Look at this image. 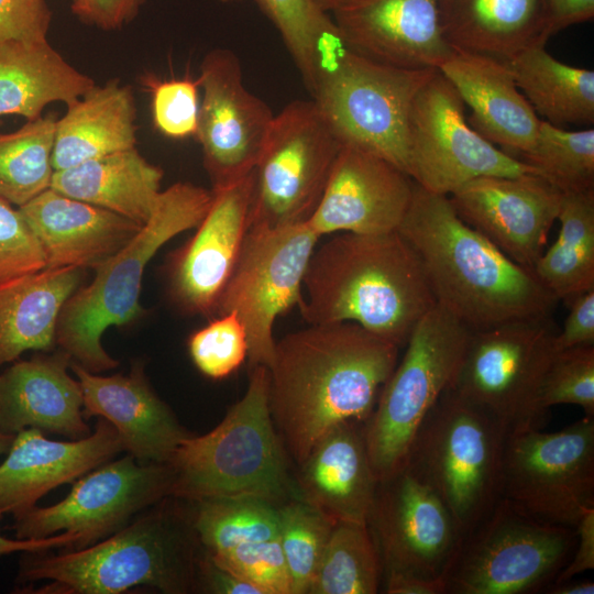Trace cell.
Returning a JSON list of instances; mask_svg holds the SVG:
<instances>
[{"instance_id": "15", "label": "cell", "mask_w": 594, "mask_h": 594, "mask_svg": "<svg viewBox=\"0 0 594 594\" xmlns=\"http://www.w3.org/2000/svg\"><path fill=\"white\" fill-rule=\"evenodd\" d=\"M319 239L306 221L249 228L217 314L233 312L243 323L251 369L271 366L275 320L301 304L304 276Z\"/></svg>"}, {"instance_id": "23", "label": "cell", "mask_w": 594, "mask_h": 594, "mask_svg": "<svg viewBox=\"0 0 594 594\" xmlns=\"http://www.w3.org/2000/svg\"><path fill=\"white\" fill-rule=\"evenodd\" d=\"M122 451L118 431L103 418L94 432L73 441L50 440L36 428L19 431L0 464V516L34 507L51 490L86 475Z\"/></svg>"}, {"instance_id": "5", "label": "cell", "mask_w": 594, "mask_h": 594, "mask_svg": "<svg viewBox=\"0 0 594 594\" xmlns=\"http://www.w3.org/2000/svg\"><path fill=\"white\" fill-rule=\"evenodd\" d=\"M157 504L88 547L57 554L26 552L18 582L48 581L33 591L37 594H119L138 585L188 592L194 574L188 538Z\"/></svg>"}, {"instance_id": "21", "label": "cell", "mask_w": 594, "mask_h": 594, "mask_svg": "<svg viewBox=\"0 0 594 594\" xmlns=\"http://www.w3.org/2000/svg\"><path fill=\"white\" fill-rule=\"evenodd\" d=\"M415 183L377 155L342 146L323 194L306 220L317 235L397 231L409 208Z\"/></svg>"}, {"instance_id": "30", "label": "cell", "mask_w": 594, "mask_h": 594, "mask_svg": "<svg viewBox=\"0 0 594 594\" xmlns=\"http://www.w3.org/2000/svg\"><path fill=\"white\" fill-rule=\"evenodd\" d=\"M135 114L130 86L118 79L95 85L68 103L66 113L56 120L54 172L135 147Z\"/></svg>"}, {"instance_id": "56", "label": "cell", "mask_w": 594, "mask_h": 594, "mask_svg": "<svg viewBox=\"0 0 594 594\" xmlns=\"http://www.w3.org/2000/svg\"><path fill=\"white\" fill-rule=\"evenodd\" d=\"M15 435L7 433L0 430V454L7 452L14 439Z\"/></svg>"}, {"instance_id": "58", "label": "cell", "mask_w": 594, "mask_h": 594, "mask_svg": "<svg viewBox=\"0 0 594 594\" xmlns=\"http://www.w3.org/2000/svg\"><path fill=\"white\" fill-rule=\"evenodd\" d=\"M86 9V0H72L73 12L81 18Z\"/></svg>"}, {"instance_id": "48", "label": "cell", "mask_w": 594, "mask_h": 594, "mask_svg": "<svg viewBox=\"0 0 594 594\" xmlns=\"http://www.w3.org/2000/svg\"><path fill=\"white\" fill-rule=\"evenodd\" d=\"M569 314L553 338L554 351L594 345V288L566 301Z\"/></svg>"}, {"instance_id": "55", "label": "cell", "mask_w": 594, "mask_h": 594, "mask_svg": "<svg viewBox=\"0 0 594 594\" xmlns=\"http://www.w3.org/2000/svg\"><path fill=\"white\" fill-rule=\"evenodd\" d=\"M544 592L548 594H593L594 583L592 580H574L570 579L560 583H551Z\"/></svg>"}, {"instance_id": "14", "label": "cell", "mask_w": 594, "mask_h": 594, "mask_svg": "<svg viewBox=\"0 0 594 594\" xmlns=\"http://www.w3.org/2000/svg\"><path fill=\"white\" fill-rule=\"evenodd\" d=\"M407 174L421 188L444 196L484 176H540L536 168L502 151L469 124L465 105L439 70L411 102Z\"/></svg>"}, {"instance_id": "49", "label": "cell", "mask_w": 594, "mask_h": 594, "mask_svg": "<svg viewBox=\"0 0 594 594\" xmlns=\"http://www.w3.org/2000/svg\"><path fill=\"white\" fill-rule=\"evenodd\" d=\"M576 542L568 564L552 583H560L594 569V507L586 508L575 525Z\"/></svg>"}, {"instance_id": "9", "label": "cell", "mask_w": 594, "mask_h": 594, "mask_svg": "<svg viewBox=\"0 0 594 594\" xmlns=\"http://www.w3.org/2000/svg\"><path fill=\"white\" fill-rule=\"evenodd\" d=\"M472 331L439 305L417 323L364 425L377 481L402 470L420 422L451 387Z\"/></svg>"}, {"instance_id": "10", "label": "cell", "mask_w": 594, "mask_h": 594, "mask_svg": "<svg viewBox=\"0 0 594 594\" xmlns=\"http://www.w3.org/2000/svg\"><path fill=\"white\" fill-rule=\"evenodd\" d=\"M574 527L537 519L499 498L461 540L446 594H527L544 590L571 559Z\"/></svg>"}, {"instance_id": "24", "label": "cell", "mask_w": 594, "mask_h": 594, "mask_svg": "<svg viewBox=\"0 0 594 594\" xmlns=\"http://www.w3.org/2000/svg\"><path fill=\"white\" fill-rule=\"evenodd\" d=\"M82 393L84 415L99 416L118 431L124 451L140 462L167 463L190 435L150 386L143 366L101 376L70 361Z\"/></svg>"}, {"instance_id": "22", "label": "cell", "mask_w": 594, "mask_h": 594, "mask_svg": "<svg viewBox=\"0 0 594 594\" xmlns=\"http://www.w3.org/2000/svg\"><path fill=\"white\" fill-rule=\"evenodd\" d=\"M440 0H340L329 13L354 52L397 68L438 69L454 50L440 22Z\"/></svg>"}, {"instance_id": "41", "label": "cell", "mask_w": 594, "mask_h": 594, "mask_svg": "<svg viewBox=\"0 0 594 594\" xmlns=\"http://www.w3.org/2000/svg\"><path fill=\"white\" fill-rule=\"evenodd\" d=\"M278 516L292 594L308 593L336 522L304 499L279 507Z\"/></svg>"}, {"instance_id": "32", "label": "cell", "mask_w": 594, "mask_h": 594, "mask_svg": "<svg viewBox=\"0 0 594 594\" xmlns=\"http://www.w3.org/2000/svg\"><path fill=\"white\" fill-rule=\"evenodd\" d=\"M162 178L163 170L132 147L55 170L51 188L143 226L157 202Z\"/></svg>"}, {"instance_id": "50", "label": "cell", "mask_w": 594, "mask_h": 594, "mask_svg": "<svg viewBox=\"0 0 594 594\" xmlns=\"http://www.w3.org/2000/svg\"><path fill=\"white\" fill-rule=\"evenodd\" d=\"M144 0H86L80 18L103 30H116L135 18Z\"/></svg>"}, {"instance_id": "51", "label": "cell", "mask_w": 594, "mask_h": 594, "mask_svg": "<svg viewBox=\"0 0 594 594\" xmlns=\"http://www.w3.org/2000/svg\"><path fill=\"white\" fill-rule=\"evenodd\" d=\"M547 34L587 22L594 16V0H544Z\"/></svg>"}, {"instance_id": "57", "label": "cell", "mask_w": 594, "mask_h": 594, "mask_svg": "<svg viewBox=\"0 0 594 594\" xmlns=\"http://www.w3.org/2000/svg\"><path fill=\"white\" fill-rule=\"evenodd\" d=\"M321 10L330 13L340 0H312Z\"/></svg>"}, {"instance_id": "6", "label": "cell", "mask_w": 594, "mask_h": 594, "mask_svg": "<svg viewBox=\"0 0 594 594\" xmlns=\"http://www.w3.org/2000/svg\"><path fill=\"white\" fill-rule=\"evenodd\" d=\"M508 427L452 387L427 413L405 466L444 503L464 536L501 498Z\"/></svg>"}, {"instance_id": "13", "label": "cell", "mask_w": 594, "mask_h": 594, "mask_svg": "<svg viewBox=\"0 0 594 594\" xmlns=\"http://www.w3.org/2000/svg\"><path fill=\"white\" fill-rule=\"evenodd\" d=\"M341 147L314 100L288 103L274 117L254 168L250 227L279 228L306 221L323 194Z\"/></svg>"}, {"instance_id": "4", "label": "cell", "mask_w": 594, "mask_h": 594, "mask_svg": "<svg viewBox=\"0 0 594 594\" xmlns=\"http://www.w3.org/2000/svg\"><path fill=\"white\" fill-rule=\"evenodd\" d=\"M212 197V190L191 183H176L161 191L150 219L133 239L95 268L92 282L63 305L55 332L61 351L92 373L118 366L101 344L103 332L145 312L140 293L146 265L166 242L200 223Z\"/></svg>"}, {"instance_id": "33", "label": "cell", "mask_w": 594, "mask_h": 594, "mask_svg": "<svg viewBox=\"0 0 594 594\" xmlns=\"http://www.w3.org/2000/svg\"><path fill=\"white\" fill-rule=\"evenodd\" d=\"M94 86V79L66 62L48 41L0 42V116L34 120L47 105H68Z\"/></svg>"}, {"instance_id": "11", "label": "cell", "mask_w": 594, "mask_h": 594, "mask_svg": "<svg viewBox=\"0 0 594 594\" xmlns=\"http://www.w3.org/2000/svg\"><path fill=\"white\" fill-rule=\"evenodd\" d=\"M552 316L472 331L451 387L510 431L540 429L548 415L539 395L556 351Z\"/></svg>"}, {"instance_id": "26", "label": "cell", "mask_w": 594, "mask_h": 594, "mask_svg": "<svg viewBox=\"0 0 594 594\" xmlns=\"http://www.w3.org/2000/svg\"><path fill=\"white\" fill-rule=\"evenodd\" d=\"M63 351L18 361L0 373V430L15 435L25 428L58 433L70 440L89 436L78 380L67 369Z\"/></svg>"}, {"instance_id": "18", "label": "cell", "mask_w": 594, "mask_h": 594, "mask_svg": "<svg viewBox=\"0 0 594 594\" xmlns=\"http://www.w3.org/2000/svg\"><path fill=\"white\" fill-rule=\"evenodd\" d=\"M369 522L386 571L425 578L444 579L463 538L444 503L406 466L378 482Z\"/></svg>"}, {"instance_id": "2", "label": "cell", "mask_w": 594, "mask_h": 594, "mask_svg": "<svg viewBox=\"0 0 594 594\" xmlns=\"http://www.w3.org/2000/svg\"><path fill=\"white\" fill-rule=\"evenodd\" d=\"M397 231L416 252L436 304L471 331L552 316L558 300L532 270L465 223L449 196L415 184Z\"/></svg>"}, {"instance_id": "44", "label": "cell", "mask_w": 594, "mask_h": 594, "mask_svg": "<svg viewBox=\"0 0 594 594\" xmlns=\"http://www.w3.org/2000/svg\"><path fill=\"white\" fill-rule=\"evenodd\" d=\"M220 566L256 586L262 594H292V581L278 537L209 553Z\"/></svg>"}, {"instance_id": "39", "label": "cell", "mask_w": 594, "mask_h": 594, "mask_svg": "<svg viewBox=\"0 0 594 594\" xmlns=\"http://www.w3.org/2000/svg\"><path fill=\"white\" fill-rule=\"evenodd\" d=\"M279 32L307 88L331 51L342 43L329 13L312 0H255Z\"/></svg>"}, {"instance_id": "31", "label": "cell", "mask_w": 594, "mask_h": 594, "mask_svg": "<svg viewBox=\"0 0 594 594\" xmlns=\"http://www.w3.org/2000/svg\"><path fill=\"white\" fill-rule=\"evenodd\" d=\"M82 271L43 268L0 285V367L29 350L53 348L57 318Z\"/></svg>"}, {"instance_id": "25", "label": "cell", "mask_w": 594, "mask_h": 594, "mask_svg": "<svg viewBox=\"0 0 594 594\" xmlns=\"http://www.w3.org/2000/svg\"><path fill=\"white\" fill-rule=\"evenodd\" d=\"M18 208L42 250L45 268L95 270L142 227L51 187Z\"/></svg>"}, {"instance_id": "1", "label": "cell", "mask_w": 594, "mask_h": 594, "mask_svg": "<svg viewBox=\"0 0 594 594\" xmlns=\"http://www.w3.org/2000/svg\"><path fill=\"white\" fill-rule=\"evenodd\" d=\"M398 350L352 322L308 324L275 342L268 405L298 464L336 427L366 422Z\"/></svg>"}, {"instance_id": "43", "label": "cell", "mask_w": 594, "mask_h": 594, "mask_svg": "<svg viewBox=\"0 0 594 594\" xmlns=\"http://www.w3.org/2000/svg\"><path fill=\"white\" fill-rule=\"evenodd\" d=\"M188 350L204 375L212 380L226 378L248 359L246 330L233 312L218 315L189 337Z\"/></svg>"}, {"instance_id": "19", "label": "cell", "mask_w": 594, "mask_h": 594, "mask_svg": "<svg viewBox=\"0 0 594 594\" xmlns=\"http://www.w3.org/2000/svg\"><path fill=\"white\" fill-rule=\"evenodd\" d=\"M449 199L465 223L510 260L532 270L558 218L562 191L536 174L484 176Z\"/></svg>"}, {"instance_id": "38", "label": "cell", "mask_w": 594, "mask_h": 594, "mask_svg": "<svg viewBox=\"0 0 594 594\" xmlns=\"http://www.w3.org/2000/svg\"><path fill=\"white\" fill-rule=\"evenodd\" d=\"M196 502L194 529L209 553L278 537V508L266 498L223 496Z\"/></svg>"}, {"instance_id": "45", "label": "cell", "mask_w": 594, "mask_h": 594, "mask_svg": "<svg viewBox=\"0 0 594 594\" xmlns=\"http://www.w3.org/2000/svg\"><path fill=\"white\" fill-rule=\"evenodd\" d=\"M143 84L152 95L153 122L163 135L172 139L196 136L199 114L200 80H160L146 76Z\"/></svg>"}, {"instance_id": "42", "label": "cell", "mask_w": 594, "mask_h": 594, "mask_svg": "<svg viewBox=\"0 0 594 594\" xmlns=\"http://www.w3.org/2000/svg\"><path fill=\"white\" fill-rule=\"evenodd\" d=\"M540 407L576 405L585 417L594 418V345L556 352L544 373Z\"/></svg>"}, {"instance_id": "37", "label": "cell", "mask_w": 594, "mask_h": 594, "mask_svg": "<svg viewBox=\"0 0 594 594\" xmlns=\"http://www.w3.org/2000/svg\"><path fill=\"white\" fill-rule=\"evenodd\" d=\"M56 119L28 121L12 133L0 134V196L21 207L51 187Z\"/></svg>"}, {"instance_id": "35", "label": "cell", "mask_w": 594, "mask_h": 594, "mask_svg": "<svg viewBox=\"0 0 594 594\" xmlns=\"http://www.w3.org/2000/svg\"><path fill=\"white\" fill-rule=\"evenodd\" d=\"M554 243L532 272L559 301L594 288V189L562 193Z\"/></svg>"}, {"instance_id": "53", "label": "cell", "mask_w": 594, "mask_h": 594, "mask_svg": "<svg viewBox=\"0 0 594 594\" xmlns=\"http://www.w3.org/2000/svg\"><path fill=\"white\" fill-rule=\"evenodd\" d=\"M386 593L388 594H446L443 578H425L416 574L386 571Z\"/></svg>"}, {"instance_id": "27", "label": "cell", "mask_w": 594, "mask_h": 594, "mask_svg": "<svg viewBox=\"0 0 594 594\" xmlns=\"http://www.w3.org/2000/svg\"><path fill=\"white\" fill-rule=\"evenodd\" d=\"M438 70L471 109L475 131L519 155L530 150L541 119L519 91L506 63L454 50Z\"/></svg>"}, {"instance_id": "52", "label": "cell", "mask_w": 594, "mask_h": 594, "mask_svg": "<svg viewBox=\"0 0 594 594\" xmlns=\"http://www.w3.org/2000/svg\"><path fill=\"white\" fill-rule=\"evenodd\" d=\"M199 576L207 592L217 594H262L239 575L217 564L209 556L200 562Z\"/></svg>"}, {"instance_id": "34", "label": "cell", "mask_w": 594, "mask_h": 594, "mask_svg": "<svg viewBox=\"0 0 594 594\" xmlns=\"http://www.w3.org/2000/svg\"><path fill=\"white\" fill-rule=\"evenodd\" d=\"M506 64L517 87L543 120L558 127L593 125V70L558 61L546 45L528 47Z\"/></svg>"}, {"instance_id": "20", "label": "cell", "mask_w": 594, "mask_h": 594, "mask_svg": "<svg viewBox=\"0 0 594 594\" xmlns=\"http://www.w3.org/2000/svg\"><path fill=\"white\" fill-rule=\"evenodd\" d=\"M254 170L212 189L210 208L194 237L169 262L174 299L191 314H217L222 293L241 254L250 227Z\"/></svg>"}, {"instance_id": "12", "label": "cell", "mask_w": 594, "mask_h": 594, "mask_svg": "<svg viewBox=\"0 0 594 594\" xmlns=\"http://www.w3.org/2000/svg\"><path fill=\"white\" fill-rule=\"evenodd\" d=\"M501 497L537 519L575 527L594 507V418L584 416L556 432L510 431Z\"/></svg>"}, {"instance_id": "28", "label": "cell", "mask_w": 594, "mask_h": 594, "mask_svg": "<svg viewBox=\"0 0 594 594\" xmlns=\"http://www.w3.org/2000/svg\"><path fill=\"white\" fill-rule=\"evenodd\" d=\"M363 422H344L321 438L299 464L302 499L334 522L367 524L378 481Z\"/></svg>"}, {"instance_id": "54", "label": "cell", "mask_w": 594, "mask_h": 594, "mask_svg": "<svg viewBox=\"0 0 594 594\" xmlns=\"http://www.w3.org/2000/svg\"><path fill=\"white\" fill-rule=\"evenodd\" d=\"M78 541V535L63 531L41 539H9L0 535V557L13 552H43L57 548L72 549Z\"/></svg>"}, {"instance_id": "8", "label": "cell", "mask_w": 594, "mask_h": 594, "mask_svg": "<svg viewBox=\"0 0 594 594\" xmlns=\"http://www.w3.org/2000/svg\"><path fill=\"white\" fill-rule=\"evenodd\" d=\"M437 70L382 64L342 42L326 58L310 94L342 146L383 157L407 174L411 102Z\"/></svg>"}, {"instance_id": "46", "label": "cell", "mask_w": 594, "mask_h": 594, "mask_svg": "<svg viewBox=\"0 0 594 594\" xmlns=\"http://www.w3.org/2000/svg\"><path fill=\"white\" fill-rule=\"evenodd\" d=\"M45 266L42 250L19 208L0 196V285Z\"/></svg>"}, {"instance_id": "29", "label": "cell", "mask_w": 594, "mask_h": 594, "mask_svg": "<svg viewBox=\"0 0 594 594\" xmlns=\"http://www.w3.org/2000/svg\"><path fill=\"white\" fill-rule=\"evenodd\" d=\"M439 11L443 35L455 51L507 63L549 40L544 0H440Z\"/></svg>"}, {"instance_id": "36", "label": "cell", "mask_w": 594, "mask_h": 594, "mask_svg": "<svg viewBox=\"0 0 594 594\" xmlns=\"http://www.w3.org/2000/svg\"><path fill=\"white\" fill-rule=\"evenodd\" d=\"M381 573V556L369 525L337 521L308 593L375 594Z\"/></svg>"}, {"instance_id": "16", "label": "cell", "mask_w": 594, "mask_h": 594, "mask_svg": "<svg viewBox=\"0 0 594 594\" xmlns=\"http://www.w3.org/2000/svg\"><path fill=\"white\" fill-rule=\"evenodd\" d=\"M168 463L140 462L133 455L107 462L77 481L66 498L14 515L18 539H41L69 531L80 549L114 534L143 510L172 496Z\"/></svg>"}, {"instance_id": "17", "label": "cell", "mask_w": 594, "mask_h": 594, "mask_svg": "<svg viewBox=\"0 0 594 594\" xmlns=\"http://www.w3.org/2000/svg\"><path fill=\"white\" fill-rule=\"evenodd\" d=\"M199 80L204 97L196 136L216 189L254 170L275 114L243 85L239 59L229 50H213L204 58Z\"/></svg>"}, {"instance_id": "47", "label": "cell", "mask_w": 594, "mask_h": 594, "mask_svg": "<svg viewBox=\"0 0 594 594\" xmlns=\"http://www.w3.org/2000/svg\"><path fill=\"white\" fill-rule=\"evenodd\" d=\"M51 19L45 0H0V42L47 41Z\"/></svg>"}, {"instance_id": "7", "label": "cell", "mask_w": 594, "mask_h": 594, "mask_svg": "<svg viewBox=\"0 0 594 594\" xmlns=\"http://www.w3.org/2000/svg\"><path fill=\"white\" fill-rule=\"evenodd\" d=\"M172 496L200 501L257 496L273 501L288 484L286 461L268 405V369L252 367L248 388L221 422L184 439L167 462Z\"/></svg>"}, {"instance_id": "40", "label": "cell", "mask_w": 594, "mask_h": 594, "mask_svg": "<svg viewBox=\"0 0 594 594\" xmlns=\"http://www.w3.org/2000/svg\"><path fill=\"white\" fill-rule=\"evenodd\" d=\"M522 162L562 193L594 189V129L564 130L546 120Z\"/></svg>"}, {"instance_id": "3", "label": "cell", "mask_w": 594, "mask_h": 594, "mask_svg": "<svg viewBox=\"0 0 594 594\" xmlns=\"http://www.w3.org/2000/svg\"><path fill=\"white\" fill-rule=\"evenodd\" d=\"M298 306L308 324L356 323L399 348L436 305L420 261L398 231L334 233L314 250Z\"/></svg>"}]
</instances>
